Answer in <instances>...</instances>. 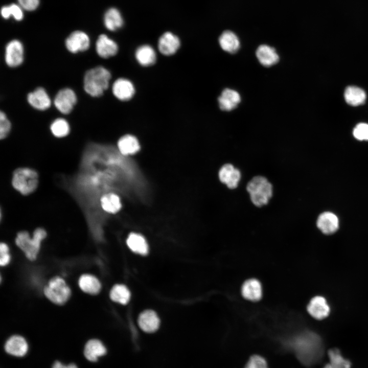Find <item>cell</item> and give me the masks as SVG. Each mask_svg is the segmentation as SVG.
<instances>
[{"label":"cell","instance_id":"obj_32","mask_svg":"<svg viewBox=\"0 0 368 368\" xmlns=\"http://www.w3.org/2000/svg\"><path fill=\"white\" fill-rule=\"evenodd\" d=\"M330 363L324 368H351V363L344 359L337 349H332L328 351Z\"/></svg>","mask_w":368,"mask_h":368},{"label":"cell","instance_id":"obj_10","mask_svg":"<svg viewBox=\"0 0 368 368\" xmlns=\"http://www.w3.org/2000/svg\"><path fill=\"white\" fill-rule=\"evenodd\" d=\"M27 100L32 107L39 111L46 110L52 105L49 95L42 87H38L29 93L27 96Z\"/></svg>","mask_w":368,"mask_h":368},{"label":"cell","instance_id":"obj_37","mask_svg":"<svg viewBox=\"0 0 368 368\" xmlns=\"http://www.w3.org/2000/svg\"><path fill=\"white\" fill-rule=\"evenodd\" d=\"M245 368H267V366L264 358L259 355H254L250 357Z\"/></svg>","mask_w":368,"mask_h":368},{"label":"cell","instance_id":"obj_31","mask_svg":"<svg viewBox=\"0 0 368 368\" xmlns=\"http://www.w3.org/2000/svg\"><path fill=\"white\" fill-rule=\"evenodd\" d=\"M110 299L117 303L126 305L130 301L131 294L129 289L123 284H116L110 292Z\"/></svg>","mask_w":368,"mask_h":368},{"label":"cell","instance_id":"obj_29","mask_svg":"<svg viewBox=\"0 0 368 368\" xmlns=\"http://www.w3.org/2000/svg\"><path fill=\"white\" fill-rule=\"evenodd\" d=\"M104 24L108 30L114 31L123 26L124 20L120 12L115 8H111L104 14Z\"/></svg>","mask_w":368,"mask_h":368},{"label":"cell","instance_id":"obj_16","mask_svg":"<svg viewBox=\"0 0 368 368\" xmlns=\"http://www.w3.org/2000/svg\"><path fill=\"white\" fill-rule=\"evenodd\" d=\"M28 344L25 338L18 335L11 336L5 344V351L16 357L25 356L28 352Z\"/></svg>","mask_w":368,"mask_h":368},{"label":"cell","instance_id":"obj_2","mask_svg":"<svg viewBox=\"0 0 368 368\" xmlns=\"http://www.w3.org/2000/svg\"><path fill=\"white\" fill-rule=\"evenodd\" d=\"M297 355L303 363L309 364L318 357L320 349V339L311 332L300 334L293 341Z\"/></svg>","mask_w":368,"mask_h":368},{"label":"cell","instance_id":"obj_23","mask_svg":"<svg viewBox=\"0 0 368 368\" xmlns=\"http://www.w3.org/2000/svg\"><path fill=\"white\" fill-rule=\"evenodd\" d=\"M241 292L245 299L251 301H258L261 299L262 295L261 284L257 279H249L243 284Z\"/></svg>","mask_w":368,"mask_h":368},{"label":"cell","instance_id":"obj_7","mask_svg":"<svg viewBox=\"0 0 368 368\" xmlns=\"http://www.w3.org/2000/svg\"><path fill=\"white\" fill-rule=\"evenodd\" d=\"M77 102L75 91L70 87L60 89L56 94L53 103L58 111L63 114L70 113Z\"/></svg>","mask_w":368,"mask_h":368},{"label":"cell","instance_id":"obj_39","mask_svg":"<svg viewBox=\"0 0 368 368\" xmlns=\"http://www.w3.org/2000/svg\"><path fill=\"white\" fill-rule=\"evenodd\" d=\"M19 5L27 11H33L38 6L39 0H17Z\"/></svg>","mask_w":368,"mask_h":368},{"label":"cell","instance_id":"obj_15","mask_svg":"<svg viewBox=\"0 0 368 368\" xmlns=\"http://www.w3.org/2000/svg\"><path fill=\"white\" fill-rule=\"evenodd\" d=\"M180 41L179 38L170 32L164 33L158 41V49L164 55L171 56L174 54L179 49Z\"/></svg>","mask_w":368,"mask_h":368},{"label":"cell","instance_id":"obj_30","mask_svg":"<svg viewBox=\"0 0 368 368\" xmlns=\"http://www.w3.org/2000/svg\"><path fill=\"white\" fill-rule=\"evenodd\" d=\"M344 97L346 102L354 106L363 104L366 99L365 91L355 86L347 87L344 91Z\"/></svg>","mask_w":368,"mask_h":368},{"label":"cell","instance_id":"obj_19","mask_svg":"<svg viewBox=\"0 0 368 368\" xmlns=\"http://www.w3.org/2000/svg\"><path fill=\"white\" fill-rule=\"evenodd\" d=\"M316 225L322 233L330 235L335 233L338 229L339 220L335 214L326 212L318 216Z\"/></svg>","mask_w":368,"mask_h":368},{"label":"cell","instance_id":"obj_9","mask_svg":"<svg viewBox=\"0 0 368 368\" xmlns=\"http://www.w3.org/2000/svg\"><path fill=\"white\" fill-rule=\"evenodd\" d=\"M88 35L82 31H75L66 38L65 45L67 50L73 54L87 51L90 47Z\"/></svg>","mask_w":368,"mask_h":368},{"label":"cell","instance_id":"obj_8","mask_svg":"<svg viewBox=\"0 0 368 368\" xmlns=\"http://www.w3.org/2000/svg\"><path fill=\"white\" fill-rule=\"evenodd\" d=\"M25 50L22 42L13 39L7 43L5 48L4 59L6 65L11 68L21 65L24 61Z\"/></svg>","mask_w":368,"mask_h":368},{"label":"cell","instance_id":"obj_5","mask_svg":"<svg viewBox=\"0 0 368 368\" xmlns=\"http://www.w3.org/2000/svg\"><path fill=\"white\" fill-rule=\"evenodd\" d=\"M13 188L24 195L33 192L38 184V175L33 169L19 168L13 173L12 179Z\"/></svg>","mask_w":368,"mask_h":368},{"label":"cell","instance_id":"obj_1","mask_svg":"<svg viewBox=\"0 0 368 368\" xmlns=\"http://www.w3.org/2000/svg\"><path fill=\"white\" fill-rule=\"evenodd\" d=\"M111 77L109 71L103 66L90 68L83 77L84 90L92 97H99L108 88Z\"/></svg>","mask_w":368,"mask_h":368},{"label":"cell","instance_id":"obj_34","mask_svg":"<svg viewBox=\"0 0 368 368\" xmlns=\"http://www.w3.org/2000/svg\"><path fill=\"white\" fill-rule=\"evenodd\" d=\"M1 13L5 19L12 16L15 20L20 21L24 17L22 8L19 5L15 4L3 7L1 10Z\"/></svg>","mask_w":368,"mask_h":368},{"label":"cell","instance_id":"obj_28","mask_svg":"<svg viewBox=\"0 0 368 368\" xmlns=\"http://www.w3.org/2000/svg\"><path fill=\"white\" fill-rule=\"evenodd\" d=\"M100 202L102 209L108 213H116L122 208L119 196L112 192L103 195L100 198Z\"/></svg>","mask_w":368,"mask_h":368},{"label":"cell","instance_id":"obj_3","mask_svg":"<svg viewBox=\"0 0 368 368\" xmlns=\"http://www.w3.org/2000/svg\"><path fill=\"white\" fill-rule=\"evenodd\" d=\"M246 190L251 201L257 207L267 204L273 193L271 183L266 177L260 175L254 177L247 183Z\"/></svg>","mask_w":368,"mask_h":368},{"label":"cell","instance_id":"obj_11","mask_svg":"<svg viewBox=\"0 0 368 368\" xmlns=\"http://www.w3.org/2000/svg\"><path fill=\"white\" fill-rule=\"evenodd\" d=\"M309 314L314 318L322 320L327 318L331 312L330 307L323 296L317 295L311 299L307 307Z\"/></svg>","mask_w":368,"mask_h":368},{"label":"cell","instance_id":"obj_24","mask_svg":"<svg viewBox=\"0 0 368 368\" xmlns=\"http://www.w3.org/2000/svg\"><path fill=\"white\" fill-rule=\"evenodd\" d=\"M135 59L143 66L153 65L156 60V54L154 49L148 44L140 46L135 52Z\"/></svg>","mask_w":368,"mask_h":368},{"label":"cell","instance_id":"obj_17","mask_svg":"<svg viewBox=\"0 0 368 368\" xmlns=\"http://www.w3.org/2000/svg\"><path fill=\"white\" fill-rule=\"evenodd\" d=\"M219 108L223 111H231L241 102L239 93L234 89L225 88L218 98Z\"/></svg>","mask_w":368,"mask_h":368},{"label":"cell","instance_id":"obj_6","mask_svg":"<svg viewBox=\"0 0 368 368\" xmlns=\"http://www.w3.org/2000/svg\"><path fill=\"white\" fill-rule=\"evenodd\" d=\"M43 293L52 303L62 305L68 300L71 290L65 280L57 276L50 279L45 285Z\"/></svg>","mask_w":368,"mask_h":368},{"label":"cell","instance_id":"obj_20","mask_svg":"<svg viewBox=\"0 0 368 368\" xmlns=\"http://www.w3.org/2000/svg\"><path fill=\"white\" fill-rule=\"evenodd\" d=\"M256 55L260 63L266 67L274 65L279 61V56L275 49L267 44L259 45Z\"/></svg>","mask_w":368,"mask_h":368},{"label":"cell","instance_id":"obj_4","mask_svg":"<svg viewBox=\"0 0 368 368\" xmlns=\"http://www.w3.org/2000/svg\"><path fill=\"white\" fill-rule=\"evenodd\" d=\"M47 233L42 228H36L31 238L26 231L19 232L15 239L16 245L25 253L26 257L31 261L35 260L40 248L41 242L45 238Z\"/></svg>","mask_w":368,"mask_h":368},{"label":"cell","instance_id":"obj_27","mask_svg":"<svg viewBox=\"0 0 368 368\" xmlns=\"http://www.w3.org/2000/svg\"><path fill=\"white\" fill-rule=\"evenodd\" d=\"M78 284L83 291L90 294H96L101 289V284L99 280L90 274L81 275L78 280Z\"/></svg>","mask_w":368,"mask_h":368},{"label":"cell","instance_id":"obj_25","mask_svg":"<svg viewBox=\"0 0 368 368\" xmlns=\"http://www.w3.org/2000/svg\"><path fill=\"white\" fill-rule=\"evenodd\" d=\"M118 147L122 154L129 155L137 152L140 145L136 137L131 134H126L119 140Z\"/></svg>","mask_w":368,"mask_h":368},{"label":"cell","instance_id":"obj_18","mask_svg":"<svg viewBox=\"0 0 368 368\" xmlns=\"http://www.w3.org/2000/svg\"><path fill=\"white\" fill-rule=\"evenodd\" d=\"M138 324L143 331L153 333L158 329L160 320L155 312L152 310H146L140 314Z\"/></svg>","mask_w":368,"mask_h":368},{"label":"cell","instance_id":"obj_36","mask_svg":"<svg viewBox=\"0 0 368 368\" xmlns=\"http://www.w3.org/2000/svg\"><path fill=\"white\" fill-rule=\"evenodd\" d=\"M353 135L357 140L368 141V124H358L353 130Z\"/></svg>","mask_w":368,"mask_h":368},{"label":"cell","instance_id":"obj_22","mask_svg":"<svg viewBox=\"0 0 368 368\" xmlns=\"http://www.w3.org/2000/svg\"><path fill=\"white\" fill-rule=\"evenodd\" d=\"M106 353V349L99 340L92 339L88 340L84 348V355L89 361L96 362L98 358Z\"/></svg>","mask_w":368,"mask_h":368},{"label":"cell","instance_id":"obj_26","mask_svg":"<svg viewBox=\"0 0 368 368\" xmlns=\"http://www.w3.org/2000/svg\"><path fill=\"white\" fill-rule=\"evenodd\" d=\"M126 243L129 248L135 254L144 256L148 252L149 248L147 241L140 234L130 233L127 237Z\"/></svg>","mask_w":368,"mask_h":368},{"label":"cell","instance_id":"obj_21","mask_svg":"<svg viewBox=\"0 0 368 368\" xmlns=\"http://www.w3.org/2000/svg\"><path fill=\"white\" fill-rule=\"evenodd\" d=\"M219 43L223 50L231 54L237 53L240 48V41L233 31L225 30L219 37Z\"/></svg>","mask_w":368,"mask_h":368},{"label":"cell","instance_id":"obj_33","mask_svg":"<svg viewBox=\"0 0 368 368\" xmlns=\"http://www.w3.org/2000/svg\"><path fill=\"white\" fill-rule=\"evenodd\" d=\"M50 130L54 136L56 137H63L67 135L70 131L68 122L63 118L55 119L50 125Z\"/></svg>","mask_w":368,"mask_h":368},{"label":"cell","instance_id":"obj_40","mask_svg":"<svg viewBox=\"0 0 368 368\" xmlns=\"http://www.w3.org/2000/svg\"><path fill=\"white\" fill-rule=\"evenodd\" d=\"M52 368H78V367L74 363L64 365L60 361H56L54 363Z\"/></svg>","mask_w":368,"mask_h":368},{"label":"cell","instance_id":"obj_13","mask_svg":"<svg viewBox=\"0 0 368 368\" xmlns=\"http://www.w3.org/2000/svg\"><path fill=\"white\" fill-rule=\"evenodd\" d=\"M117 43L105 34H101L96 42V51L101 58L107 59L115 56L118 52Z\"/></svg>","mask_w":368,"mask_h":368},{"label":"cell","instance_id":"obj_14","mask_svg":"<svg viewBox=\"0 0 368 368\" xmlns=\"http://www.w3.org/2000/svg\"><path fill=\"white\" fill-rule=\"evenodd\" d=\"M220 181L231 189L236 188L241 179L240 170L231 164L223 165L218 172Z\"/></svg>","mask_w":368,"mask_h":368},{"label":"cell","instance_id":"obj_38","mask_svg":"<svg viewBox=\"0 0 368 368\" xmlns=\"http://www.w3.org/2000/svg\"><path fill=\"white\" fill-rule=\"evenodd\" d=\"M9 247L5 243L2 242L0 244V264L4 266L8 264L10 261L9 253Z\"/></svg>","mask_w":368,"mask_h":368},{"label":"cell","instance_id":"obj_12","mask_svg":"<svg viewBox=\"0 0 368 368\" xmlns=\"http://www.w3.org/2000/svg\"><path fill=\"white\" fill-rule=\"evenodd\" d=\"M112 92L113 96L118 100L126 101L131 99L134 96L135 88L130 80L120 78L113 83Z\"/></svg>","mask_w":368,"mask_h":368},{"label":"cell","instance_id":"obj_35","mask_svg":"<svg viewBox=\"0 0 368 368\" xmlns=\"http://www.w3.org/2000/svg\"><path fill=\"white\" fill-rule=\"evenodd\" d=\"M11 129V123L6 113L1 110L0 112V139H5Z\"/></svg>","mask_w":368,"mask_h":368}]
</instances>
